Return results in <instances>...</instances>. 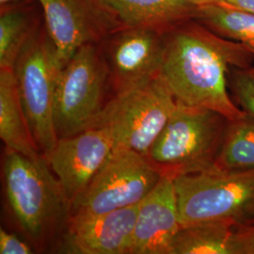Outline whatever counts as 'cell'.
<instances>
[{
    "label": "cell",
    "instance_id": "30bf717a",
    "mask_svg": "<svg viewBox=\"0 0 254 254\" xmlns=\"http://www.w3.org/2000/svg\"><path fill=\"white\" fill-rule=\"evenodd\" d=\"M37 1L44 12L48 35L64 66L82 46L101 43L121 27L98 0Z\"/></svg>",
    "mask_w": 254,
    "mask_h": 254
},
{
    "label": "cell",
    "instance_id": "4fadbf2b",
    "mask_svg": "<svg viewBox=\"0 0 254 254\" xmlns=\"http://www.w3.org/2000/svg\"><path fill=\"white\" fill-rule=\"evenodd\" d=\"M137 205L71 217L63 238L65 250L72 254H129Z\"/></svg>",
    "mask_w": 254,
    "mask_h": 254
},
{
    "label": "cell",
    "instance_id": "6da1fadb",
    "mask_svg": "<svg viewBox=\"0 0 254 254\" xmlns=\"http://www.w3.org/2000/svg\"><path fill=\"white\" fill-rule=\"evenodd\" d=\"M160 77L177 102L212 109L230 121L245 113L230 95L233 68H252L254 57L236 42L195 20L164 32Z\"/></svg>",
    "mask_w": 254,
    "mask_h": 254
},
{
    "label": "cell",
    "instance_id": "4316f807",
    "mask_svg": "<svg viewBox=\"0 0 254 254\" xmlns=\"http://www.w3.org/2000/svg\"></svg>",
    "mask_w": 254,
    "mask_h": 254
},
{
    "label": "cell",
    "instance_id": "5bb4252c",
    "mask_svg": "<svg viewBox=\"0 0 254 254\" xmlns=\"http://www.w3.org/2000/svg\"><path fill=\"white\" fill-rule=\"evenodd\" d=\"M121 27L161 32L193 20L198 5L191 0H98Z\"/></svg>",
    "mask_w": 254,
    "mask_h": 254
},
{
    "label": "cell",
    "instance_id": "9a60e30c",
    "mask_svg": "<svg viewBox=\"0 0 254 254\" xmlns=\"http://www.w3.org/2000/svg\"><path fill=\"white\" fill-rule=\"evenodd\" d=\"M0 137L6 149L31 158L43 154L37 145L19 96L13 69H0Z\"/></svg>",
    "mask_w": 254,
    "mask_h": 254
},
{
    "label": "cell",
    "instance_id": "52a82bcc",
    "mask_svg": "<svg viewBox=\"0 0 254 254\" xmlns=\"http://www.w3.org/2000/svg\"><path fill=\"white\" fill-rule=\"evenodd\" d=\"M109 71L101 47L82 46L65 64L55 95L54 123L58 138L91 128L105 108Z\"/></svg>",
    "mask_w": 254,
    "mask_h": 254
},
{
    "label": "cell",
    "instance_id": "d4e9b609",
    "mask_svg": "<svg viewBox=\"0 0 254 254\" xmlns=\"http://www.w3.org/2000/svg\"><path fill=\"white\" fill-rule=\"evenodd\" d=\"M19 1H21V0H0L1 8H5V7H8L9 5L18 3Z\"/></svg>",
    "mask_w": 254,
    "mask_h": 254
},
{
    "label": "cell",
    "instance_id": "3957f363",
    "mask_svg": "<svg viewBox=\"0 0 254 254\" xmlns=\"http://www.w3.org/2000/svg\"><path fill=\"white\" fill-rule=\"evenodd\" d=\"M229 122L215 110L177 102L146 158L162 176L173 179L212 169Z\"/></svg>",
    "mask_w": 254,
    "mask_h": 254
},
{
    "label": "cell",
    "instance_id": "ffe728a7",
    "mask_svg": "<svg viewBox=\"0 0 254 254\" xmlns=\"http://www.w3.org/2000/svg\"><path fill=\"white\" fill-rule=\"evenodd\" d=\"M229 86L239 109L254 118V73L252 68H233L229 74Z\"/></svg>",
    "mask_w": 254,
    "mask_h": 254
},
{
    "label": "cell",
    "instance_id": "484cf974",
    "mask_svg": "<svg viewBox=\"0 0 254 254\" xmlns=\"http://www.w3.org/2000/svg\"><path fill=\"white\" fill-rule=\"evenodd\" d=\"M252 71L254 73V67H252Z\"/></svg>",
    "mask_w": 254,
    "mask_h": 254
},
{
    "label": "cell",
    "instance_id": "2e32d148",
    "mask_svg": "<svg viewBox=\"0 0 254 254\" xmlns=\"http://www.w3.org/2000/svg\"><path fill=\"white\" fill-rule=\"evenodd\" d=\"M237 227L224 221L183 225L174 239L173 254H236Z\"/></svg>",
    "mask_w": 254,
    "mask_h": 254
},
{
    "label": "cell",
    "instance_id": "7c38bea8",
    "mask_svg": "<svg viewBox=\"0 0 254 254\" xmlns=\"http://www.w3.org/2000/svg\"><path fill=\"white\" fill-rule=\"evenodd\" d=\"M181 227L174 179L162 176L137 205L129 254H173Z\"/></svg>",
    "mask_w": 254,
    "mask_h": 254
},
{
    "label": "cell",
    "instance_id": "ac0fdd59",
    "mask_svg": "<svg viewBox=\"0 0 254 254\" xmlns=\"http://www.w3.org/2000/svg\"><path fill=\"white\" fill-rule=\"evenodd\" d=\"M215 168L225 171L254 170V118L245 114L229 122Z\"/></svg>",
    "mask_w": 254,
    "mask_h": 254
},
{
    "label": "cell",
    "instance_id": "603a6c76",
    "mask_svg": "<svg viewBox=\"0 0 254 254\" xmlns=\"http://www.w3.org/2000/svg\"><path fill=\"white\" fill-rule=\"evenodd\" d=\"M224 2L238 9L254 12V0H224Z\"/></svg>",
    "mask_w": 254,
    "mask_h": 254
},
{
    "label": "cell",
    "instance_id": "44dd1931",
    "mask_svg": "<svg viewBox=\"0 0 254 254\" xmlns=\"http://www.w3.org/2000/svg\"><path fill=\"white\" fill-rule=\"evenodd\" d=\"M33 253L31 246L11 234L0 229V254H30Z\"/></svg>",
    "mask_w": 254,
    "mask_h": 254
},
{
    "label": "cell",
    "instance_id": "8fae6325",
    "mask_svg": "<svg viewBox=\"0 0 254 254\" xmlns=\"http://www.w3.org/2000/svg\"><path fill=\"white\" fill-rule=\"evenodd\" d=\"M113 149V139L106 128L91 127L59 138L45 155L71 204L87 189Z\"/></svg>",
    "mask_w": 254,
    "mask_h": 254
},
{
    "label": "cell",
    "instance_id": "5b68a950",
    "mask_svg": "<svg viewBox=\"0 0 254 254\" xmlns=\"http://www.w3.org/2000/svg\"><path fill=\"white\" fill-rule=\"evenodd\" d=\"M64 67L46 26L35 29L13 67L23 109L44 155L59 139L55 129V95Z\"/></svg>",
    "mask_w": 254,
    "mask_h": 254
},
{
    "label": "cell",
    "instance_id": "277c9868",
    "mask_svg": "<svg viewBox=\"0 0 254 254\" xmlns=\"http://www.w3.org/2000/svg\"><path fill=\"white\" fill-rule=\"evenodd\" d=\"M182 226L224 221L254 224V170L212 168L174 178Z\"/></svg>",
    "mask_w": 254,
    "mask_h": 254
},
{
    "label": "cell",
    "instance_id": "e0dca14e",
    "mask_svg": "<svg viewBox=\"0 0 254 254\" xmlns=\"http://www.w3.org/2000/svg\"><path fill=\"white\" fill-rule=\"evenodd\" d=\"M193 20L243 46L254 59V12L214 3L198 6Z\"/></svg>",
    "mask_w": 254,
    "mask_h": 254
},
{
    "label": "cell",
    "instance_id": "d6986e66",
    "mask_svg": "<svg viewBox=\"0 0 254 254\" xmlns=\"http://www.w3.org/2000/svg\"><path fill=\"white\" fill-rule=\"evenodd\" d=\"M35 29L33 17L26 8L1 9L0 69H13L19 54Z\"/></svg>",
    "mask_w": 254,
    "mask_h": 254
},
{
    "label": "cell",
    "instance_id": "9c48e42d",
    "mask_svg": "<svg viewBox=\"0 0 254 254\" xmlns=\"http://www.w3.org/2000/svg\"><path fill=\"white\" fill-rule=\"evenodd\" d=\"M164 32L143 27H120L101 42L114 95L134 90L160 76Z\"/></svg>",
    "mask_w": 254,
    "mask_h": 254
},
{
    "label": "cell",
    "instance_id": "ba28073f",
    "mask_svg": "<svg viewBox=\"0 0 254 254\" xmlns=\"http://www.w3.org/2000/svg\"><path fill=\"white\" fill-rule=\"evenodd\" d=\"M162 175L142 154L114 148L87 189L71 204V217L137 205Z\"/></svg>",
    "mask_w": 254,
    "mask_h": 254
},
{
    "label": "cell",
    "instance_id": "cb8c5ba5",
    "mask_svg": "<svg viewBox=\"0 0 254 254\" xmlns=\"http://www.w3.org/2000/svg\"><path fill=\"white\" fill-rule=\"evenodd\" d=\"M198 6L207 5V4H214V3H225L224 0H191Z\"/></svg>",
    "mask_w": 254,
    "mask_h": 254
},
{
    "label": "cell",
    "instance_id": "8992f818",
    "mask_svg": "<svg viewBox=\"0 0 254 254\" xmlns=\"http://www.w3.org/2000/svg\"><path fill=\"white\" fill-rule=\"evenodd\" d=\"M177 101L160 76L107 102L92 127L109 131L114 148L147 156L162 132Z\"/></svg>",
    "mask_w": 254,
    "mask_h": 254
},
{
    "label": "cell",
    "instance_id": "7402d4cb",
    "mask_svg": "<svg viewBox=\"0 0 254 254\" xmlns=\"http://www.w3.org/2000/svg\"><path fill=\"white\" fill-rule=\"evenodd\" d=\"M236 243V254H254V225L238 226Z\"/></svg>",
    "mask_w": 254,
    "mask_h": 254
},
{
    "label": "cell",
    "instance_id": "7a4b0ae2",
    "mask_svg": "<svg viewBox=\"0 0 254 254\" xmlns=\"http://www.w3.org/2000/svg\"><path fill=\"white\" fill-rule=\"evenodd\" d=\"M3 175L9 207L28 238L44 246L56 235L64 236L71 203L46 156L31 158L6 149Z\"/></svg>",
    "mask_w": 254,
    "mask_h": 254
}]
</instances>
